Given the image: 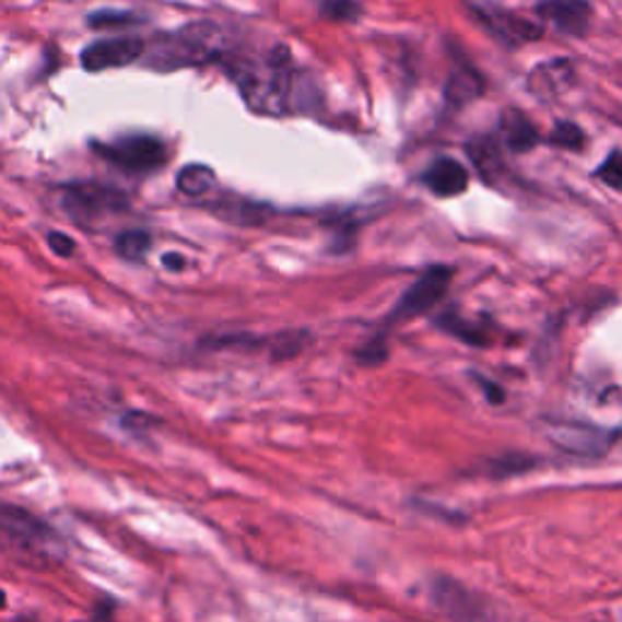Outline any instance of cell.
<instances>
[{"mask_svg":"<svg viewBox=\"0 0 622 622\" xmlns=\"http://www.w3.org/2000/svg\"><path fill=\"white\" fill-rule=\"evenodd\" d=\"M292 61L285 47H275L263 61H236L234 79L242 89L248 105L258 113L280 115L290 105L292 89Z\"/></svg>","mask_w":622,"mask_h":622,"instance_id":"cell-1","label":"cell"},{"mask_svg":"<svg viewBox=\"0 0 622 622\" xmlns=\"http://www.w3.org/2000/svg\"><path fill=\"white\" fill-rule=\"evenodd\" d=\"M226 47V35L214 23H195L168 37L166 47L159 51V63L166 69L190 67L220 59Z\"/></svg>","mask_w":622,"mask_h":622,"instance_id":"cell-2","label":"cell"},{"mask_svg":"<svg viewBox=\"0 0 622 622\" xmlns=\"http://www.w3.org/2000/svg\"><path fill=\"white\" fill-rule=\"evenodd\" d=\"M61 210L83 226L103 222L107 216L129 210V200L122 190L103 183H71L61 188Z\"/></svg>","mask_w":622,"mask_h":622,"instance_id":"cell-3","label":"cell"},{"mask_svg":"<svg viewBox=\"0 0 622 622\" xmlns=\"http://www.w3.org/2000/svg\"><path fill=\"white\" fill-rule=\"evenodd\" d=\"M95 154H101L113 166L127 173H149L166 163V146L163 141L149 134L119 137L110 144H93Z\"/></svg>","mask_w":622,"mask_h":622,"instance_id":"cell-4","label":"cell"},{"mask_svg":"<svg viewBox=\"0 0 622 622\" xmlns=\"http://www.w3.org/2000/svg\"><path fill=\"white\" fill-rule=\"evenodd\" d=\"M453 275H455V270L447 266H433L425 270L423 275L413 282L407 292H403V297L399 300L397 309L395 314H391L389 321H409L413 319V316L431 312L435 304L445 297Z\"/></svg>","mask_w":622,"mask_h":622,"instance_id":"cell-5","label":"cell"},{"mask_svg":"<svg viewBox=\"0 0 622 622\" xmlns=\"http://www.w3.org/2000/svg\"><path fill=\"white\" fill-rule=\"evenodd\" d=\"M146 51L144 39L139 37H113L101 39L89 45L83 51V69L85 71H107V69H122L134 63L141 54Z\"/></svg>","mask_w":622,"mask_h":622,"instance_id":"cell-6","label":"cell"},{"mask_svg":"<svg viewBox=\"0 0 622 622\" xmlns=\"http://www.w3.org/2000/svg\"><path fill=\"white\" fill-rule=\"evenodd\" d=\"M540 13L562 32V35L582 37L591 23V8L586 0H548Z\"/></svg>","mask_w":622,"mask_h":622,"instance_id":"cell-7","label":"cell"},{"mask_svg":"<svg viewBox=\"0 0 622 622\" xmlns=\"http://www.w3.org/2000/svg\"><path fill=\"white\" fill-rule=\"evenodd\" d=\"M0 532H5L15 542H25V548L30 550L45 548V538H51L39 520L27 516L25 510L8 506H0Z\"/></svg>","mask_w":622,"mask_h":622,"instance_id":"cell-8","label":"cell"},{"mask_svg":"<svg viewBox=\"0 0 622 622\" xmlns=\"http://www.w3.org/2000/svg\"><path fill=\"white\" fill-rule=\"evenodd\" d=\"M423 183L429 185V190L438 198H455V195H462L469 185V173L457 163L455 159H438L433 166L425 171Z\"/></svg>","mask_w":622,"mask_h":622,"instance_id":"cell-9","label":"cell"},{"mask_svg":"<svg viewBox=\"0 0 622 622\" xmlns=\"http://www.w3.org/2000/svg\"><path fill=\"white\" fill-rule=\"evenodd\" d=\"M474 15H479V20L486 27H491L496 32L501 39L506 42H530V39H538L542 32L538 25H532L530 20L520 17V15H510V13H501V10H486L484 8H474Z\"/></svg>","mask_w":622,"mask_h":622,"instance_id":"cell-10","label":"cell"},{"mask_svg":"<svg viewBox=\"0 0 622 622\" xmlns=\"http://www.w3.org/2000/svg\"><path fill=\"white\" fill-rule=\"evenodd\" d=\"M574 67L570 61H550L542 63L530 75V91L540 97H554L564 93L572 85Z\"/></svg>","mask_w":622,"mask_h":622,"instance_id":"cell-11","label":"cell"},{"mask_svg":"<svg viewBox=\"0 0 622 622\" xmlns=\"http://www.w3.org/2000/svg\"><path fill=\"white\" fill-rule=\"evenodd\" d=\"M501 129H504L506 144L513 151H518V154H523V151H530L535 144H538V132H535V127L528 122L526 115H520L516 110H508L504 115Z\"/></svg>","mask_w":622,"mask_h":622,"instance_id":"cell-12","label":"cell"},{"mask_svg":"<svg viewBox=\"0 0 622 622\" xmlns=\"http://www.w3.org/2000/svg\"><path fill=\"white\" fill-rule=\"evenodd\" d=\"M435 603L447 610L453 618H472L474 603L460 586L453 582H435Z\"/></svg>","mask_w":622,"mask_h":622,"instance_id":"cell-13","label":"cell"},{"mask_svg":"<svg viewBox=\"0 0 622 622\" xmlns=\"http://www.w3.org/2000/svg\"><path fill=\"white\" fill-rule=\"evenodd\" d=\"M216 176L210 166H202V163H192V166H185L178 178L176 185L183 195H188V198H202V195L210 192L214 188Z\"/></svg>","mask_w":622,"mask_h":622,"instance_id":"cell-14","label":"cell"},{"mask_svg":"<svg viewBox=\"0 0 622 622\" xmlns=\"http://www.w3.org/2000/svg\"><path fill=\"white\" fill-rule=\"evenodd\" d=\"M482 93V81L472 69H457L447 83V97L453 105H465Z\"/></svg>","mask_w":622,"mask_h":622,"instance_id":"cell-15","label":"cell"},{"mask_svg":"<svg viewBox=\"0 0 622 622\" xmlns=\"http://www.w3.org/2000/svg\"><path fill=\"white\" fill-rule=\"evenodd\" d=\"M115 248H117L119 258L134 260V263H139V260H144V256L149 254L151 234L144 232V228H129V232H122L117 236Z\"/></svg>","mask_w":622,"mask_h":622,"instance_id":"cell-16","label":"cell"},{"mask_svg":"<svg viewBox=\"0 0 622 622\" xmlns=\"http://www.w3.org/2000/svg\"><path fill=\"white\" fill-rule=\"evenodd\" d=\"M220 216H224V220H232V222H244V224H250V222H260L263 220V210L256 204H248V202H232V204H224V210H220Z\"/></svg>","mask_w":622,"mask_h":622,"instance_id":"cell-17","label":"cell"},{"mask_svg":"<svg viewBox=\"0 0 622 622\" xmlns=\"http://www.w3.org/2000/svg\"><path fill=\"white\" fill-rule=\"evenodd\" d=\"M596 176L603 180L608 188L622 192V151H615V154H610L603 161V166L598 168Z\"/></svg>","mask_w":622,"mask_h":622,"instance_id":"cell-18","label":"cell"},{"mask_svg":"<svg viewBox=\"0 0 622 622\" xmlns=\"http://www.w3.org/2000/svg\"><path fill=\"white\" fill-rule=\"evenodd\" d=\"M321 13L326 17L336 20V23H348V20L357 17L360 8H357L355 0H324Z\"/></svg>","mask_w":622,"mask_h":622,"instance_id":"cell-19","label":"cell"},{"mask_svg":"<svg viewBox=\"0 0 622 622\" xmlns=\"http://www.w3.org/2000/svg\"><path fill=\"white\" fill-rule=\"evenodd\" d=\"M552 141L562 149H582L584 146V132L572 122H560L554 127Z\"/></svg>","mask_w":622,"mask_h":622,"instance_id":"cell-20","label":"cell"},{"mask_svg":"<svg viewBox=\"0 0 622 622\" xmlns=\"http://www.w3.org/2000/svg\"><path fill=\"white\" fill-rule=\"evenodd\" d=\"M443 326H445V329L450 331V333L465 338L467 343H484L482 331H479V329H469L465 319H453V316H447V319H443Z\"/></svg>","mask_w":622,"mask_h":622,"instance_id":"cell-21","label":"cell"},{"mask_svg":"<svg viewBox=\"0 0 622 622\" xmlns=\"http://www.w3.org/2000/svg\"><path fill=\"white\" fill-rule=\"evenodd\" d=\"M49 246H51L54 254L61 256V258L73 256V250H75L73 238L67 236V234H61V232H51L49 234Z\"/></svg>","mask_w":622,"mask_h":622,"instance_id":"cell-22","label":"cell"},{"mask_svg":"<svg viewBox=\"0 0 622 622\" xmlns=\"http://www.w3.org/2000/svg\"><path fill=\"white\" fill-rule=\"evenodd\" d=\"M132 15H115V13H103V15H93L91 17V23L95 25V27H115V25H125V23H132Z\"/></svg>","mask_w":622,"mask_h":622,"instance_id":"cell-23","label":"cell"},{"mask_svg":"<svg viewBox=\"0 0 622 622\" xmlns=\"http://www.w3.org/2000/svg\"><path fill=\"white\" fill-rule=\"evenodd\" d=\"M163 263H166L168 270H180L183 268V258L180 256H163Z\"/></svg>","mask_w":622,"mask_h":622,"instance_id":"cell-24","label":"cell"},{"mask_svg":"<svg viewBox=\"0 0 622 622\" xmlns=\"http://www.w3.org/2000/svg\"><path fill=\"white\" fill-rule=\"evenodd\" d=\"M3 608H5V594L0 591V610H3Z\"/></svg>","mask_w":622,"mask_h":622,"instance_id":"cell-25","label":"cell"}]
</instances>
